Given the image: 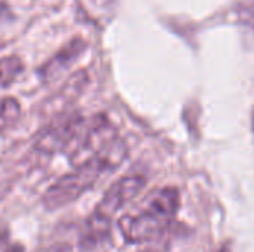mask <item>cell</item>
Masks as SVG:
<instances>
[{"label": "cell", "mask_w": 254, "mask_h": 252, "mask_svg": "<svg viewBox=\"0 0 254 252\" xmlns=\"http://www.w3.org/2000/svg\"><path fill=\"white\" fill-rule=\"evenodd\" d=\"M22 59L16 55H7L0 58V88H6L16 80L22 73Z\"/></svg>", "instance_id": "9c48e42d"}, {"label": "cell", "mask_w": 254, "mask_h": 252, "mask_svg": "<svg viewBox=\"0 0 254 252\" xmlns=\"http://www.w3.org/2000/svg\"><path fill=\"white\" fill-rule=\"evenodd\" d=\"M179 203V192L173 187L150 193L138 206L119 220L124 239L128 244H143L161 236L174 220Z\"/></svg>", "instance_id": "7a4b0ae2"}, {"label": "cell", "mask_w": 254, "mask_h": 252, "mask_svg": "<svg viewBox=\"0 0 254 252\" xmlns=\"http://www.w3.org/2000/svg\"><path fill=\"white\" fill-rule=\"evenodd\" d=\"M85 49H86V42L83 39L80 37L73 39L39 70L40 79L43 82H52L58 79V76H61L80 56V53Z\"/></svg>", "instance_id": "8992f818"}, {"label": "cell", "mask_w": 254, "mask_h": 252, "mask_svg": "<svg viewBox=\"0 0 254 252\" xmlns=\"http://www.w3.org/2000/svg\"><path fill=\"white\" fill-rule=\"evenodd\" d=\"M83 16L97 25H106L115 15L118 0H77Z\"/></svg>", "instance_id": "52a82bcc"}, {"label": "cell", "mask_w": 254, "mask_h": 252, "mask_svg": "<svg viewBox=\"0 0 254 252\" xmlns=\"http://www.w3.org/2000/svg\"><path fill=\"white\" fill-rule=\"evenodd\" d=\"M128 154L125 143L118 138L100 154L82 162L74 166L73 171L67 172L55 183H52L43 195V205L46 209L63 208L76 199H79L85 192H88L104 174L115 171Z\"/></svg>", "instance_id": "6da1fadb"}, {"label": "cell", "mask_w": 254, "mask_h": 252, "mask_svg": "<svg viewBox=\"0 0 254 252\" xmlns=\"http://www.w3.org/2000/svg\"><path fill=\"white\" fill-rule=\"evenodd\" d=\"M144 186L146 180L141 175H127L113 183L98 202L91 217L86 220L82 245L91 248L104 241L110 233L112 218L115 217V214L129 202H132L144 189Z\"/></svg>", "instance_id": "3957f363"}, {"label": "cell", "mask_w": 254, "mask_h": 252, "mask_svg": "<svg viewBox=\"0 0 254 252\" xmlns=\"http://www.w3.org/2000/svg\"><path fill=\"white\" fill-rule=\"evenodd\" d=\"M88 126V119L79 113H71L63 116L60 120L51 123L36 140L34 149L39 153L55 154L60 151H67L74 144L77 147L85 129ZM73 149V150H74Z\"/></svg>", "instance_id": "277c9868"}, {"label": "cell", "mask_w": 254, "mask_h": 252, "mask_svg": "<svg viewBox=\"0 0 254 252\" xmlns=\"http://www.w3.org/2000/svg\"><path fill=\"white\" fill-rule=\"evenodd\" d=\"M0 252H21V248L10 241L9 230L0 226Z\"/></svg>", "instance_id": "30bf717a"}, {"label": "cell", "mask_w": 254, "mask_h": 252, "mask_svg": "<svg viewBox=\"0 0 254 252\" xmlns=\"http://www.w3.org/2000/svg\"><path fill=\"white\" fill-rule=\"evenodd\" d=\"M88 80H89V77H88V73L85 70L76 71L60 88V91L45 102V105L42 108L43 114H46L48 117L64 114V111H67L79 100V97L83 94V91L88 85Z\"/></svg>", "instance_id": "5b68a950"}, {"label": "cell", "mask_w": 254, "mask_h": 252, "mask_svg": "<svg viewBox=\"0 0 254 252\" xmlns=\"http://www.w3.org/2000/svg\"><path fill=\"white\" fill-rule=\"evenodd\" d=\"M21 117V105L16 98H0V134L16 125Z\"/></svg>", "instance_id": "ba28073f"}]
</instances>
